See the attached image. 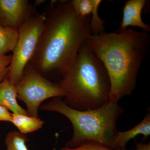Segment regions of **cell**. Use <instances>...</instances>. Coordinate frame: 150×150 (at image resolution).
<instances>
[{
  "label": "cell",
  "mask_w": 150,
  "mask_h": 150,
  "mask_svg": "<svg viewBox=\"0 0 150 150\" xmlns=\"http://www.w3.org/2000/svg\"><path fill=\"white\" fill-rule=\"evenodd\" d=\"M70 2L76 16L81 18L90 16L93 8L91 0H72Z\"/></svg>",
  "instance_id": "obj_15"
},
{
  "label": "cell",
  "mask_w": 150,
  "mask_h": 150,
  "mask_svg": "<svg viewBox=\"0 0 150 150\" xmlns=\"http://www.w3.org/2000/svg\"><path fill=\"white\" fill-rule=\"evenodd\" d=\"M17 99V94L15 86L5 78L0 82V105L13 113L28 115L26 110L18 104Z\"/></svg>",
  "instance_id": "obj_10"
},
{
  "label": "cell",
  "mask_w": 150,
  "mask_h": 150,
  "mask_svg": "<svg viewBox=\"0 0 150 150\" xmlns=\"http://www.w3.org/2000/svg\"><path fill=\"white\" fill-rule=\"evenodd\" d=\"M40 109L62 114L71 122L73 136L65 147L75 148L93 142L115 150L116 123L123 111L118 102L110 100L99 108L80 110L69 107L61 98H55L41 105Z\"/></svg>",
  "instance_id": "obj_4"
},
{
  "label": "cell",
  "mask_w": 150,
  "mask_h": 150,
  "mask_svg": "<svg viewBox=\"0 0 150 150\" xmlns=\"http://www.w3.org/2000/svg\"><path fill=\"white\" fill-rule=\"evenodd\" d=\"M36 8L28 0H0V24L18 29L37 14Z\"/></svg>",
  "instance_id": "obj_7"
},
{
  "label": "cell",
  "mask_w": 150,
  "mask_h": 150,
  "mask_svg": "<svg viewBox=\"0 0 150 150\" xmlns=\"http://www.w3.org/2000/svg\"><path fill=\"white\" fill-rule=\"evenodd\" d=\"M17 98L24 103L29 116L38 117V110L46 100L64 98L67 92L59 85L44 77L28 64L21 79L15 85Z\"/></svg>",
  "instance_id": "obj_6"
},
{
  "label": "cell",
  "mask_w": 150,
  "mask_h": 150,
  "mask_svg": "<svg viewBox=\"0 0 150 150\" xmlns=\"http://www.w3.org/2000/svg\"><path fill=\"white\" fill-rule=\"evenodd\" d=\"M58 83L67 92L64 101L74 109L93 110L110 101L109 76L102 62L86 42Z\"/></svg>",
  "instance_id": "obj_3"
},
{
  "label": "cell",
  "mask_w": 150,
  "mask_h": 150,
  "mask_svg": "<svg viewBox=\"0 0 150 150\" xmlns=\"http://www.w3.org/2000/svg\"><path fill=\"white\" fill-rule=\"evenodd\" d=\"M28 139L25 134L20 132L11 131L6 137L5 150H28L26 145Z\"/></svg>",
  "instance_id": "obj_13"
},
{
  "label": "cell",
  "mask_w": 150,
  "mask_h": 150,
  "mask_svg": "<svg viewBox=\"0 0 150 150\" xmlns=\"http://www.w3.org/2000/svg\"><path fill=\"white\" fill-rule=\"evenodd\" d=\"M147 1L146 0H129L126 1L123 8L121 24L116 31L134 26L142 28L143 31L150 32V25L144 22L142 17V10Z\"/></svg>",
  "instance_id": "obj_8"
},
{
  "label": "cell",
  "mask_w": 150,
  "mask_h": 150,
  "mask_svg": "<svg viewBox=\"0 0 150 150\" xmlns=\"http://www.w3.org/2000/svg\"><path fill=\"white\" fill-rule=\"evenodd\" d=\"M18 29L0 24V56L13 51L18 40Z\"/></svg>",
  "instance_id": "obj_12"
},
{
  "label": "cell",
  "mask_w": 150,
  "mask_h": 150,
  "mask_svg": "<svg viewBox=\"0 0 150 150\" xmlns=\"http://www.w3.org/2000/svg\"><path fill=\"white\" fill-rule=\"evenodd\" d=\"M92 3V11L91 14L90 27L92 35H96L101 34L105 31L104 21L101 19L98 14V9L101 0H91Z\"/></svg>",
  "instance_id": "obj_14"
},
{
  "label": "cell",
  "mask_w": 150,
  "mask_h": 150,
  "mask_svg": "<svg viewBox=\"0 0 150 150\" xmlns=\"http://www.w3.org/2000/svg\"><path fill=\"white\" fill-rule=\"evenodd\" d=\"M12 55L0 56V82L6 77L7 70L10 64Z\"/></svg>",
  "instance_id": "obj_17"
},
{
  "label": "cell",
  "mask_w": 150,
  "mask_h": 150,
  "mask_svg": "<svg viewBox=\"0 0 150 150\" xmlns=\"http://www.w3.org/2000/svg\"><path fill=\"white\" fill-rule=\"evenodd\" d=\"M60 150H112L106 146L96 143H87L75 148H62Z\"/></svg>",
  "instance_id": "obj_16"
},
{
  "label": "cell",
  "mask_w": 150,
  "mask_h": 150,
  "mask_svg": "<svg viewBox=\"0 0 150 150\" xmlns=\"http://www.w3.org/2000/svg\"><path fill=\"white\" fill-rule=\"evenodd\" d=\"M44 12L43 30L28 64L48 79L59 80L92 35L91 17L76 16L68 1H51Z\"/></svg>",
  "instance_id": "obj_1"
},
{
  "label": "cell",
  "mask_w": 150,
  "mask_h": 150,
  "mask_svg": "<svg viewBox=\"0 0 150 150\" xmlns=\"http://www.w3.org/2000/svg\"><path fill=\"white\" fill-rule=\"evenodd\" d=\"M102 62L110 78V100L118 102L137 86L142 62L149 52V32L122 30L92 35L86 41Z\"/></svg>",
  "instance_id": "obj_2"
},
{
  "label": "cell",
  "mask_w": 150,
  "mask_h": 150,
  "mask_svg": "<svg viewBox=\"0 0 150 150\" xmlns=\"http://www.w3.org/2000/svg\"><path fill=\"white\" fill-rule=\"evenodd\" d=\"M45 1H45V0H36L33 5L35 6V7L37 8V7L38 6L41 5Z\"/></svg>",
  "instance_id": "obj_20"
},
{
  "label": "cell",
  "mask_w": 150,
  "mask_h": 150,
  "mask_svg": "<svg viewBox=\"0 0 150 150\" xmlns=\"http://www.w3.org/2000/svg\"><path fill=\"white\" fill-rule=\"evenodd\" d=\"M45 21V12L38 13L18 28V40L5 77L14 86L21 79L25 68L35 53Z\"/></svg>",
  "instance_id": "obj_5"
},
{
  "label": "cell",
  "mask_w": 150,
  "mask_h": 150,
  "mask_svg": "<svg viewBox=\"0 0 150 150\" xmlns=\"http://www.w3.org/2000/svg\"><path fill=\"white\" fill-rule=\"evenodd\" d=\"M12 113L4 106L0 105V121H6L12 123Z\"/></svg>",
  "instance_id": "obj_18"
},
{
  "label": "cell",
  "mask_w": 150,
  "mask_h": 150,
  "mask_svg": "<svg viewBox=\"0 0 150 150\" xmlns=\"http://www.w3.org/2000/svg\"><path fill=\"white\" fill-rule=\"evenodd\" d=\"M131 150H150V143L148 142L146 144L144 143H136V148Z\"/></svg>",
  "instance_id": "obj_19"
},
{
  "label": "cell",
  "mask_w": 150,
  "mask_h": 150,
  "mask_svg": "<svg viewBox=\"0 0 150 150\" xmlns=\"http://www.w3.org/2000/svg\"><path fill=\"white\" fill-rule=\"evenodd\" d=\"M139 135L146 139L150 135V114L148 113L140 123L132 129L124 131H117L114 139L115 150H126V145L129 141Z\"/></svg>",
  "instance_id": "obj_9"
},
{
  "label": "cell",
  "mask_w": 150,
  "mask_h": 150,
  "mask_svg": "<svg viewBox=\"0 0 150 150\" xmlns=\"http://www.w3.org/2000/svg\"><path fill=\"white\" fill-rule=\"evenodd\" d=\"M12 123L16 126L21 133L25 135L41 129L44 121L38 117L13 113Z\"/></svg>",
  "instance_id": "obj_11"
}]
</instances>
